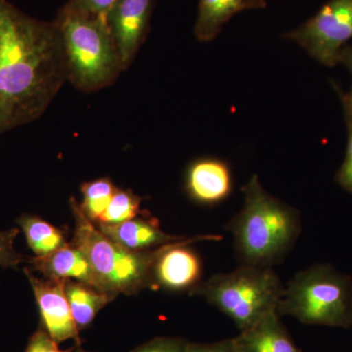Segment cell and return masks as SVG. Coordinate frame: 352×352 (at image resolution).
<instances>
[{
    "label": "cell",
    "instance_id": "obj_1",
    "mask_svg": "<svg viewBox=\"0 0 352 352\" xmlns=\"http://www.w3.org/2000/svg\"><path fill=\"white\" fill-rule=\"evenodd\" d=\"M67 80L56 22L0 0V136L38 120Z\"/></svg>",
    "mask_w": 352,
    "mask_h": 352
},
{
    "label": "cell",
    "instance_id": "obj_2",
    "mask_svg": "<svg viewBox=\"0 0 352 352\" xmlns=\"http://www.w3.org/2000/svg\"><path fill=\"white\" fill-rule=\"evenodd\" d=\"M242 210L227 223L241 265L272 268L295 247L302 232L300 212L264 190L254 175L242 187Z\"/></svg>",
    "mask_w": 352,
    "mask_h": 352
},
{
    "label": "cell",
    "instance_id": "obj_3",
    "mask_svg": "<svg viewBox=\"0 0 352 352\" xmlns=\"http://www.w3.org/2000/svg\"><path fill=\"white\" fill-rule=\"evenodd\" d=\"M63 43L68 80L85 94L110 87L122 63L105 17L62 8L55 20Z\"/></svg>",
    "mask_w": 352,
    "mask_h": 352
},
{
    "label": "cell",
    "instance_id": "obj_4",
    "mask_svg": "<svg viewBox=\"0 0 352 352\" xmlns=\"http://www.w3.org/2000/svg\"><path fill=\"white\" fill-rule=\"evenodd\" d=\"M69 206L75 220L71 243L87 256L99 289L116 296L136 295L146 289H152V266L159 248L146 252L126 249L90 221L75 199H71Z\"/></svg>",
    "mask_w": 352,
    "mask_h": 352
},
{
    "label": "cell",
    "instance_id": "obj_5",
    "mask_svg": "<svg viewBox=\"0 0 352 352\" xmlns=\"http://www.w3.org/2000/svg\"><path fill=\"white\" fill-rule=\"evenodd\" d=\"M305 325L352 327V277L329 263H316L289 280L277 307Z\"/></svg>",
    "mask_w": 352,
    "mask_h": 352
},
{
    "label": "cell",
    "instance_id": "obj_6",
    "mask_svg": "<svg viewBox=\"0 0 352 352\" xmlns=\"http://www.w3.org/2000/svg\"><path fill=\"white\" fill-rule=\"evenodd\" d=\"M283 293L281 280L272 268L240 265L232 272L208 278L189 295L207 300L242 332L277 311Z\"/></svg>",
    "mask_w": 352,
    "mask_h": 352
},
{
    "label": "cell",
    "instance_id": "obj_7",
    "mask_svg": "<svg viewBox=\"0 0 352 352\" xmlns=\"http://www.w3.org/2000/svg\"><path fill=\"white\" fill-rule=\"evenodd\" d=\"M285 36L319 63L336 66L352 39V0H329L314 17Z\"/></svg>",
    "mask_w": 352,
    "mask_h": 352
},
{
    "label": "cell",
    "instance_id": "obj_8",
    "mask_svg": "<svg viewBox=\"0 0 352 352\" xmlns=\"http://www.w3.org/2000/svg\"><path fill=\"white\" fill-rule=\"evenodd\" d=\"M221 239L217 235H201L159 248L152 266V289L191 293L203 282V261L190 245Z\"/></svg>",
    "mask_w": 352,
    "mask_h": 352
},
{
    "label": "cell",
    "instance_id": "obj_9",
    "mask_svg": "<svg viewBox=\"0 0 352 352\" xmlns=\"http://www.w3.org/2000/svg\"><path fill=\"white\" fill-rule=\"evenodd\" d=\"M24 272L38 303L41 324L57 344L74 340L75 344H82L80 330L76 327L71 308L65 292V281L36 277L29 268Z\"/></svg>",
    "mask_w": 352,
    "mask_h": 352
},
{
    "label": "cell",
    "instance_id": "obj_10",
    "mask_svg": "<svg viewBox=\"0 0 352 352\" xmlns=\"http://www.w3.org/2000/svg\"><path fill=\"white\" fill-rule=\"evenodd\" d=\"M155 0H117L105 19L122 63L126 69L133 62L149 30Z\"/></svg>",
    "mask_w": 352,
    "mask_h": 352
},
{
    "label": "cell",
    "instance_id": "obj_11",
    "mask_svg": "<svg viewBox=\"0 0 352 352\" xmlns=\"http://www.w3.org/2000/svg\"><path fill=\"white\" fill-rule=\"evenodd\" d=\"M233 185L230 166L219 157L197 159L185 171V191L199 205L212 207L221 204L232 193Z\"/></svg>",
    "mask_w": 352,
    "mask_h": 352
},
{
    "label": "cell",
    "instance_id": "obj_12",
    "mask_svg": "<svg viewBox=\"0 0 352 352\" xmlns=\"http://www.w3.org/2000/svg\"><path fill=\"white\" fill-rule=\"evenodd\" d=\"M96 226L113 242L134 252L151 251L188 238L164 232L159 220L146 212L122 223Z\"/></svg>",
    "mask_w": 352,
    "mask_h": 352
},
{
    "label": "cell",
    "instance_id": "obj_13",
    "mask_svg": "<svg viewBox=\"0 0 352 352\" xmlns=\"http://www.w3.org/2000/svg\"><path fill=\"white\" fill-rule=\"evenodd\" d=\"M28 263L30 266L27 268L41 273L46 279L82 282L100 291L89 261L73 243H68L48 256L29 258Z\"/></svg>",
    "mask_w": 352,
    "mask_h": 352
},
{
    "label": "cell",
    "instance_id": "obj_14",
    "mask_svg": "<svg viewBox=\"0 0 352 352\" xmlns=\"http://www.w3.org/2000/svg\"><path fill=\"white\" fill-rule=\"evenodd\" d=\"M277 311L234 338L238 352H302L280 320Z\"/></svg>",
    "mask_w": 352,
    "mask_h": 352
},
{
    "label": "cell",
    "instance_id": "obj_15",
    "mask_svg": "<svg viewBox=\"0 0 352 352\" xmlns=\"http://www.w3.org/2000/svg\"><path fill=\"white\" fill-rule=\"evenodd\" d=\"M265 6L264 0H200L194 28L196 38L201 43L214 41L236 14Z\"/></svg>",
    "mask_w": 352,
    "mask_h": 352
},
{
    "label": "cell",
    "instance_id": "obj_16",
    "mask_svg": "<svg viewBox=\"0 0 352 352\" xmlns=\"http://www.w3.org/2000/svg\"><path fill=\"white\" fill-rule=\"evenodd\" d=\"M65 292L78 330L89 327L97 314L117 296L78 281H65Z\"/></svg>",
    "mask_w": 352,
    "mask_h": 352
},
{
    "label": "cell",
    "instance_id": "obj_17",
    "mask_svg": "<svg viewBox=\"0 0 352 352\" xmlns=\"http://www.w3.org/2000/svg\"><path fill=\"white\" fill-rule=\"evenodd\" d=\"M16 222L24 232L27 244L36 256H48L68 244L62 229L36 215L24 214Z\"/></svg>",
    "mask_w": 352,
    "mask_h": 352
},
{
    "label": "cell",
    "instance_id": "obj_18",
    "mask_svg": "<svg viewBox=\"0 0 352 352\" xmlns=\"http://www.w3.org/2000/svg\"><path fill=\"white\" fill-rule=\"evenodd\" d=\"M117 190L118 187L108 177L82 183L80 186L82 201L78 206L83 214L96 224L105 212Z\"/></svg>",
    "mask_w": 352,
    "mask_h": 352
},
{
    "label": "cell",
    "instance_id": "obj_19",
    "mask_svg": "<svg viewBox=\"0 0 352 352\" xmlns=\"http://www.w3.org/2000/svg\"><path fill=\"white\" fill-rule=\"evenodd\" d=\"M141 198L131 190L118 188L112 200L96 224H120L144 214Z\"/></svg>",
    "mask_w": 352,
    "mask_h": 352
},
{
    "label": "cell",
    "instance_id": "obj_20",
    "mask_svg": "<svg viewBox=\"0 0 352 352\" xmlns=\"http://www.w3.org/2000/svg\"><path fill=\"white\" fill-rule=\"evenodd\" d=\"M337 89L340 94V100H342V108H344L347 131V145L346 157L336 175V182L342 189L352 194V97L340 91V88L337 87Z\"/></svg>",
    "mask_w": 352,
    "mask_h": 352
},
{
    "label": "cell",
    "instance_id": "obj_21",
    "mask_svg": "<svg viewBox=\"0 0 352 352\" xmlns=\"http://www.w3.org/2000/svg\"><path fill=\"white\" fill-rule=\"evenodd\" d=\"M19 232V229L16 227L0 230V267L18 268L21 264L29 261V258L16 250L15 240Z\"/></svg>",
    "mask_w": 352,
    "mask_h": 352
},
{
    "label": "cell",
    "instance_id": "obj_22",
    "mask_svg": "<svg viewBox=\"0 0 352 352\" xmlns=\"http://www.w3.org/2000/svg\"><path fill=\"white\" fill-rule=\"evenodd\" d=\"M188 342L182 338L159 337L148 340L131 352H187Z\"/></svg>",
    "mask_w": 352,
    "mask_h": 352
},
{
    "label": "cell",
    "instance_id": "obj_23",
    "mask_svg": "<svg viewBox=\"0 0 352 352\" xmlns=\"http://www.w3.org/2000/svg\"><path fill=\"white\" fill-rule=\"evenodd\" d=\"M117 0H69L64 8L74 12L105 17Z\"/></svg>",
    "mask_w": 352,
    "mask_h": 352
},
{
    "label": "cell",
    "instance_id": "obj_24",
    "mask_svg": "<svg viewBox=\"0 0 352 352\" xmlns=\"http://www.w3.org/2000/svg\"><path fill=\"white\" fill-rule=\"evenodd\" d=\"M69 349H61L52 338L43 329L38 327L28 342L24 352H69Z\"/></svg>",
    "mask_w": 352,
    "mask_h": 352
},
{
    "label": "cell",
    "instance_id": "obj_25",
    "mask_svg": "<svg viewBox=\"0 0 352 352\" xmlns=\"http://www.w3.org/2000/svg\"><path fill=\"white\" fill-rule=\"evenodd\" d=\"M187 352H238L235 340L226 339L212 344H200V342H188Z\"/></svg>",
    "mask_w": 352,
    "mask_h": 352
},
{
    "label": "cell",
    "instance_id": "obj_26",
    "mask_svg": "<svg viewBox=\"0 0 352 352\" xmlns=\"http://www.w3.org/2000/svg\"><path fill=\"white\" fill-rule=\"evenodd\" d=\"M340 63H342L349 69L352 76V44L344 46L340 52ZM349 94H352V87Z\"/></svg>",
    "mask_w": 352,
    "mask_h": 352
},
{
    "label": "cell",
    "instance_id": "obj_27",
    "mask_svg": "<svg viewBox=\"0 0 352 352\" xmlns=\"http://www.w3.org/2000/svg\"><path fill=\"white\" fill-rule=\"evenodd\" d=\"M69 352H94L87 351V349H83L82 344H75L73 347H71Z\"/></svg>",
    "mask_w": 352,
    "mask_h": 352
},
{
    "label": "cell",
    "instance_id": "obj_28",
    "mask_svg": "<svg viewBox=\"0 0 352 352\" xmlns=\"http://www.w3.org/2000/svg\"><path fill=\"white\" fill-rule=\"evenodd\" d=\"M346 94H349V96L352 97V94H349V92H346Z\"/></svg>",
    "mask_w": 352,
    "mask_h": 352
}]
</instances>
